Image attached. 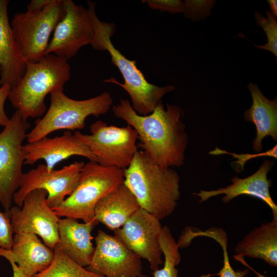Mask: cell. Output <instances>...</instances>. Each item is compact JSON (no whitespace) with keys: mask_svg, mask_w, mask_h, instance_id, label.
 <instances>
[{"mask_svg":"<svg viewBox=\"0 0 277 277\" xmlns=\"http://www.w3.org/2000/svg\"><path fill=\"white\" fill-rule=\"evenodd\" d=\"M273 165V161L265 160L259 169L248 177L240 179L235 176L231 179L232 184L226 187L209 191L201 190L193 194L198 197L200 203L220 194L224 195L222 200L225 203L241 195L251 196L264 202L271 208L273 218H277V206L269 191L271 181L267 178L268 173Z\"/></svg>","mask_w":277,"mask_h":277,"instance_id":"16","label":"cell"},{"mask_svg":"<svg viewBox=\"0 0 277 277\" xmlns=\"http://www.w3.org/2000/svg\"><path fill=\"white\" fill-rule=\"evenodd\" d=\"M180 178L172 168H162L145 151L138 150L124 169V184L140 207L159 220L171 215L181 196Z\"/></svg>","mask_w":277,"mask_h":277,"instance_id":"2","label":"cell"},{"mask_svg":"<svg viewBox=\"0 0 277 277\" xmlns=\"http://www.w3.org/2000/svg\"><path fill=\"white\" fill-rule=\"evenodd\" d=\"M88 271L104 277H138L142 273V259L115 235L98 230Z\"/></svg>","mask_w":277,"mask_h":277,"instance_id":"14","label":"cell"},{"mask_svg":"<svg viewBox=\"0 0 277 277\" xmlns=\"http://www.w3.org/2000/svg\"><path fill=\"white\" fill-rule=\"evenodd\" d=\"M115 116L122 119L137 132L143 149L162 168L180 167L185 160L188 144L185 126L183 123L184 112L176 105L161 101L150 114L138 115L127 100H121L112 106Z\"/></svg>","mask_w":277,"mask_h":277,"instance_id":"1","label":"cell"},{"mask_svg":"<svg viewBox=\"0 0 277 277\" xmlns=\"http://www.w3.org/2000/svg\"><path fill=\"white\" fill-rule=\"evenodd\" d=\"M162 228L160 220L140 208L113 232L127 248L147 261L153 271L163 263V252L159 243Z\"/></svg>","mask_w":277,"mask_h":277,"instance_id":"13","label":"cell"},{"mask_svg":"<svg viewBox=\"0 0 277 277\" xmlns=\"http://www.w3.org/2000/svg\"><path fill=\"white\" fill-rule=\"evenodd\" d=\"M1 68H0V73H1Z\"/></svg>","mask_w":277,"mask_h":277,"instance_id":"36","label":"cell"},{"mask_svg":"<svg viewBox=\"0 0 277 277\" xmlns=\"http://www.w3.org/2000/svg\"><path fill=\"white\" fill-rule=\"evenodd\" d=\"M159 243L164 256L163 267L152 272L153 277H178L176 267L181 261L179 247L169 227H162L159 236Z\"/></svg>","mask_w":277,"mask_h":277,"instance_id":"24","label":"cell"},{"mask_svg":"<svg viewBox=\"0 0 277 277\" xmlns=\"http://www.w3.org/2000/svg\"><path fill=\"white\" fill-rule=\"evenodd\" d=\"M30 127L16 110L0 133V203L8 213L24 173L23 142Z\"/></svg>","mask_w":277,"mask_h":277,"instance_id":"9","label":"cell"},{"mask_svg":"<svg viewBox=\"0 0 277 277\" xmlns=\"http://www.w3.org/2000/svg\"><path fill=\"white\" fill-rule=\"evenodd\" d=\"M9 262L12 269L13 277H33L25 273L14 262L12 261Z\"/></svg>","mask_w":277,"mask_h":277,"instance_id":"33","label":"cell"},{"mask_svg":"<svg viewBox=\"0 0 277 277\" xmlns=\"http://www.w3.org/2000/svg\"><path fill=\"white\" fill-rule=\"evenodd\" d=\"M88 11L93 27V37L91 43L96 50L107 51L111 62L121 72L124 83L118 82L111 77L104 83L117 85L129 94L131 106L138 115L145 116L152 113L163 97L172 91L175 87L171 85L160 87L149 83L143 73L137 67L135 60L126 58L111 42L115 27L113 23L102 22L95 11V3L88 1Z\"/></svg>","mask_w":277,"mask_h":277,"instance_id":"3","label":"cell"},{"mask_svg":"<svg viewBox=\"0 0 277 277\" xmlns=\"http://www.w3.org/2000/svg\"><path fill=\"white\" fill-rule=\"evenodd\" d=\"M65 13L57 24L45 55L53 54L67 61L83 46L91 44L93 27L88 9L71 0H64Z\"/></svg>","mask_w":277,"mask_h":277,"instance_id":"12","label":"cell"},{"mask_svg":"<svg viewBox=\"0 0 277 277\" xmlns=\"http://www.w3.org/2000/svg\"><path fill=\"white\" fill-rule=\"evenodd\" d=\"M142 2L147 4L150 8L161 12L166 11L173 14L183 12L184 2L181 0H144Z\"/></svg>","mask_w":277,"mask_h":277,"instance_id":"30","label":"cell"},{"mask_svg":"<svg viewBox=\"0 0 277 277\" xmlns=\"http://www.w3.org/2000/svg\"><path fill=\"white\" fill-rule=\"evenodd\" d=\"M191 237L194 239L198 236H206L217 242L222 248L223 252V266L220 271L213 274L202 275L201 277H245L249 272V269L243 270H234L231 267L227 251L228 236L226 231L222 228L212 227L206 230L194 228L191 233Z\"/></svg>","mask_w":277,"mask_h":277,"instance_id":"25","label":"cell"},{"mask_svg":"<svg viewBox=\"0 0 277 277\" xmlns=\"http://www.w3.org/2000/svg\"><path fill=\"white\" fill-rule=\"evenodd\" d=\"M140 208L135 197L123 183L97 202L94 218L113 231L121 228Z\"/></svg>","mask_w":277,"mask_h":277,"instance_id":"20","label":"cell"},{"mask_svg":"<svg viewBox=\"0 0 277 277\" xmlns=\"http://www.w3.org/2000/svg\"><path fill=\"white\" fill-rule=\"evenodd\" d=\"M267 2L269 4L270 12L275 17L277 16V1L276 0H268Z\"/></svg>","mask_w":277,"mask_h":277,"instance_id":"34","label":"cell"},{"mask_svg":"<svg viewBox=\"0 0 277 277\" xmlns=\"http://www.w3.org/2000/svg\"><path fill=\"white\" fill-rule=\"evenodd\" d=\"M8 0H0V84L14 87L23 75L26 63L17 50L8 15Z\"/></svg>","mask_w":277,"mask_h":277,"instance_id":"19","label":"cell"},{"mask_svg":"<svg viewBox=\"0 0 277 277\" xmlns=\"http://www.w3.org/2000/svg\"><path fill=\"white\" fill-rule=\"evenodd\" d=\"M184 2V16L193 21L203 19L211 14L215 4L212 0H186Z\"/></svg>","mask_w":277,"mask_h":277,"instance_id":"27","label":"cell"},{"mask_svg":"<svg viewBox=\"0 0 277 277\" xmlns=\"http://www.w3.org/2000/svg\"><path fill=\"white\" fill-rule=\"evenodd\" d=\"M65 13L64 0H51L40 12L14 14L10 25L18 53L25 63L44 55L51 33Z\"/></svg>","mask_w":277,"mask_h":277,"instance_id":"7","label":"cell"},{"mask_svg":"<svg viewBox=\"0 0 277 277\" xmlns=\"http://www.w3.org/2000/svg\"><path fill=\"white\" fill-rule=\"evenodd\" d=\"M70 71L68 61L53 54L35 63H26L25 71L8 98L23 120L40 117L47 109L46 95L54 90H64Z\"/></svg>","mask_w":277,"mask_h":277,"instance_id":"4","label":"cell"},{"mask_svg":"<svg viewBox=\"0 0 277 277\" xmlns=\"http://www.w3.org/2000/svg\"><path fill=\"white\" fill-rule=\"evenodd\" d=\"M63 89L50 93V105L42 118L36 120L33 129L27 134L28 143L46 137L59 130H77L85 126V120L90 115L98 117L110 109L113 99L109 92L84 100H75L65 94Z\"/></svg>","mask_w":277,"mask_h":277,"instance_id":"5","label":"cell"},{"mask_svg":"<svg viewBox=\"0 0 277 277\" xmlns=\"http://www.w3.org/2000/svg\"><path fill=\"white\" fill-rule=\"evenodd\" d=\"M25 165H33L43 160L49 171L61 161L73 155L85 157L89 161L96 159L89 148L79 141L70 131L66 130L61 136L53 138L45 137L36 141L27 143L22 147Z\"/></svg>","mask_w":277,"mask_h":277,"instance_id":"15","label":"cell"},{"mask_svg":"<svg viewBox=\"0 0 277 277\" xmlns=\"http://www.w3.org/2000/svg\"><path fill=\"white\" fill-rule=\"evenodd\" d=\"M53 249L54 256L51 264L33 277H104L88 271L71 260L62 250L59 243Z\"/></svg>","mask_w":277,"mask_h":277,"instance_id":"23","label":"cell"},{"mask_svg":"<svg viewBox=\"0 0 277 277\" xmlns=\"http://www.w3.org/2000/svg\"><path fill=\"white\" fill-rule=\"evenodd\" d=\"M90 134L75 131L74 136L86 145L96 162L105 167L125 169L138 151L137 132L128 125L119 127L98 120L90 126Z\"/></svg>","mask_w":277,"mask_h":277,"instance_id":"8","label":"cell"},{"mask_svg":"<svg viewBox=\"0 0 277 277\" xmlns=\"http://www.w3.org/2000/svg\"><path fill=\"white\" fill-rule=\"evenodd\" d=\"M47 195L44 189H34L26 195L21 207L12 206L8 214L14 234H35L47 246L53 249L59 242L60 217L47 203Z\"/></svg>","mask_w":277,"mask_h":277,"instance_id":"10","label":"cell"},{"mask_svg":"<svg viewBox=\"0 0 277 277\" xmlns=\"http://www.w3.org/2000/svg\"><path fill=\"white\" fill-rule=\"evenodd\" d=\"M237 261L240 262L241 263L243 264L244 265L247 266L249 269H251L253 272H254L256 273V274L257 275L258 277H268L254 270L252 268H251L248 264L246 263L244 258H239L237 260Z\"/></svg>","mask_w":277,"mask_h":277,"instance_id":"35","label":"cell"},{"mask_svg":"<svg viewBox=\"0 0 277 277\" xmlns=\"http://www.w3.org/2000/svg\"><path fill=\"white\" fill-rule=\"evenodd\" d=\"M124 182V169L105 167L89 161L85 164L74 191L52 209L60 217L89 222L95 220L94 208L97 202Z\"/></svg>","mask_w":277,"mask_h":277,"instance_id":"6","label":"cell"},{"mask_svg":"<svg viewBox=\"0 0 277 277\" xmlns=\"http://www.w3.org/2000/svg\"><path fill=\"white\" fill-rule=\"evenodd\" d=\"M84 165L83 162H75L61 169L50 171L46 165H38L24 173L19 187L14 194L13 201L21 207L28 193L34 189H42L48 193V205L52 209L58 206L76 187Z\"/></svg>","mask_w":277,"mask_h":277,"instance_id":"11","label":"cell"},{"mask_svg":"<svg viewBox=\"0 0 277 277\" xmlns=\"http://www.w3.org/2000/svg\"><path fill=\"white\" fill-rule=\"evenodd\" d=\"M51 0H32L27 6V11L37 13L42 11Z\"/></svg>","mask_w":277,"mask_h":277,"instance_id":"32","label":"cell"},{"mask_svg":"<svg viewBox=\"0 0 277 277\" xmlns=\"http://www.w3.org/2000/svg\"><path fill=\"white\" fill-rule=\"evenodd\" d=\"M13 234L8 213L0 210V249H11Z\"/></svg>","mask_w":277,"mask_h":277,"instance_id":"29","label":"cell"},{"mask_svg":"<svg viewBox=\"0 0 277 277\" xmlns=\"http://www.w3.org/2000/svg\"><path fill=\"white\" fill-rule=\"evenodd\" d=\"M233 258L247 256L277 266V218L251 230L234 248Z\"/></svg>","mask_w":277,"mask_h":277,"instance_id":"22","label":"cell"},{"mask_svg":"<svg viewBox=\"0 0 277 277\" xmlns=\"http://www.w3.org/2000/svg\"><path fill=\"white\" fill-rule=\"evenodd\" d=\"M266 16L262 15L260 12L255 11L254 16L258 26L261 27L265 31L267 42L264 45L255 44V47L259 49L266 50L277 56V21L269 10L266 11Z\"/></svg>","mask_w":277,"mask_h":277,"instance_id":"26","label":"cell"},{"mask_svg":"<svg viewBox=\"0 0 277 277\" xmlns=\"http://www.w3.org/2000/svg\"><path fill=\"white\" fill-rule=\"evenodd\" d=\"M99 223L94 220L79 223L71 217L60 218L59 243L64 253L75 263L87 267L91 263L95 247L91 240V232Z\"/></svg>","mask_w":277,"mask_h":277,"instance_id":"18","label":"cell"},{"mask_svg":"<svg viewBox=\"0 0 277 277\" xmlns=\"http://www.w3.org/2000/svg\"><path fill=\"white\" fill-rule=\"evenodd\" d=\"M11 89V87L8 84L2 85L0 88V126L4 127H5L10 121L5 111L4 105Z\"/></svg>","mask_w":277,"mask_h":277,"instance_id":"31","label":"cell"},{"mask_svg":"<svg viewBox=\"0 0 277 277\" xmlns=\"http://www.w3.org/2000/svg\"><path fill=\"white\" fill-rule=\"evenodd\" d=\"M277 145H275L272 148L265 152H261L256 154H236L235 153H229L225 150H221L217 147L214 150L210 151L209 153L212 155H220L227 154L232 155L234 158L237 159V161L233 162L235 165L239 167L238 172H240L243 169L244 166L248 160L260 157V156H270L277 158ZM237 168L235 169L236 170Z\"/></svg>","mask_w":277,"mask_h":277,"instance_id":"28","label":"cell"},{"mask_svg":"<svg viewBox=\"0 0 277 277\" xmlns=\"http://www.w3.org/2000/svg\"><path fill=\"white\" fill-rule=\"evenodd\" d=\"M248 88L250 92L252 104L244 113V118L253 123L256 127V136L253 141V149L256 153L263 149V140L270 136L277 140V99L269 100L261 92L258 86L250 83Z\"/></svg>","mask_w":277,"mask_h":277,"instance_id":"21","label":"cell"},{"mask_svg":"<svg viewBox=\"0 0 277 277\" xmlns=\"http://www.w3.org/2000/svg\"><path fill=\"white\" fill-rule=\"evenodd\" d=\"M53 256V249L31 233H14L11 249H0V256L14 262L25 273L32 276L47 268Z\"/></svg>","mask_w":277,"mask_h":277,"instance_id":"17","label":"cell"}]
</instances>
